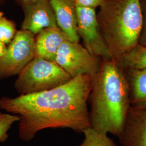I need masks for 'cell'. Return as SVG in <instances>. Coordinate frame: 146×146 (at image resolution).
Wrapping results in <instances>:
<instances>
[{
	"mask_svg": "<svg viewBox=\"0 0 146 146\" xmlns=\"http://www.w3.org/2000/svg\"><path fill=\"white\" fill-rule=\"evenodd\" d=\"M131 107L146 108V69L125 70Z\"/></svg>",
	"mask_w": 146,
	"mask_h": 146,
	"instance_id": "7c38bea8",
	"label": "cell"
},
{
	"mask_svg": "<svg viewBox=\"0 0 146 146\" xmlns=\"http://www.w3.org/2000/svg\"><path fill=\"white\" fill-rule=\"evenodd\" d=\"M82 142L78 146H117L114 141L107 135V133L90 127L83 131Z\"/></svg>",
	"mask_w": 146,
	"mask_h": 146,
	"instance_id": "5bb4252c",
	"label": "cell"
},
{
	"mask_svg": "<svg viewBox=\"0 0 146 146\" xmlns=\"http://www.w3.org/2000/svg\"><path fill=\"white\" fill-rule=\"evenodd\" d=\"M77 5V33L84 46L94 56L112 59L100 31L95 9Z\"/></svg>",
	"mask_w": 146,
	"mask_h": 146,
	"instance_id": "52a82bcc",
	"label": "cell"
},
{
	"mask_svg": "<svg viewBox=\"0 0 146 146\" xmlns=\"http://www.w3.org/2000/svg\"><path fill=\"white\" fill-rule=\"evenodd\" d=\"M89 100L91 127L119 137L131 104L125 70L115 60L101 59Z\"/></svg>",
	"mask_w": 146,
	"mask_h": 146,
	"instance_id": "7a4b0ae2",
	"label": "cell"
},
{
	"mask_svg": "<svg viewBox=\"0 0 146 146\" xmlns=\"http://www.w3.org/2000/svg\"><path fill=\"white\" fill-rule=\"evenodd\" d=\"M106 0H75L76 5L95 9L104 3Z\"/></svg>",
	"mask_w": 146,
	"mask_h": 146,
	"instance_id": "ac0fdd59",
	"label": "cell"
},
{
	"mask_svg": "<svg viewBox=\"0 0 146 146\" xmlns=\"http://www.w3.org/2000/svg\"><path fill=\"white\" fill-rule=\"evenodd\" d=\"M6 45L7 44H5V43L0 41V58H2L6 51L7 47Z\"/></svg>",
	"mask_w": 146,
	"mask_h": 146,
	"instance_id": "d6986e66",
	"label": "cell"
},
{
	"mask_svg": "<svg viewBox=\"0 0 146 146\" xmlns=\"http://www.w3.org/2000/svg\"><path fill=\"white\" fill-rule=\"evenodd\" d=\"M93 76L81 75L50 90L1 98L0 109L19 117L18 134L22 141H31L38 132L48 128L83 133L91 127L87 102Z\"/></svg>",
	"mask_w": 146,
	"mask_h": 146,
	"instance_id": "6da1fadb",
	"label": "cell"
},
{
	"mask_svg": "<svg viewBox=\"0 0 146 146\" xmlns=\"http://www.w3.org/2000/svg\"><path fill=\"white\" fill-rule=\"evenodd\" d=\"M67 40V35L58 27L42 29L35 36V56L54 61L58 48Z\"/></svg>",
	"mask_w": 146,
	"mask_h": 146,
	"instance_id": "8fae6325",
	"label": "cell"
},
{
	"mask_svg": "<svg viewBox=\"0 0 146 146\" xmlns=\"http://www.w3.org/2000/svg\"><path fill=\"white\" fill-rule=\"evenodd\" d=\"M101 59L92 55L79 43L69 40L58 49L54 61L74 78L81 75L93 76L99 69Z\"/></svg>",
	"mask_w": 146,
	"mask_h": 146,
	"instance_id": "8992f818",
	"label": "cell"
},
{
	"mask_svg": "<svg viewBox=\"0 0 146 146\" xmlns=\"http://www.w3.org/2000/svg\"><path fill=\"white\" fill-rule=\"evenodd\" d=\"M58 27L70 41L79 42L77 33V5L75 0H49Z\"/></svg>",
	"mask_w": 146,
	"mask_h": 146,
	"instance_id": "30bf717a",
	"label": "cell"
},
{
	"mask_svg": "<svg viewBox=\"0 0 146 146\" xmlns=\"http://www.w3.org/2000/svg\"><path fill=\"white\" fill-rule=\"evenodd\" d=\"M22 6L24 19L21 29L29 31L35 36L44 28L58 27L49 0H36Z\"/></svg>",
	"mask_w": 146,
	"mask_h": 146,
	"instance_id": "ba28073f",
	"label": "cell"
},
{
	"mask_svg": "<svg viewBox=\"0 0 146 146\" xmlns=\"http://www.w3.org/2000/svg\"><path fill=\"white\" fill-rule=\"evenodd\" d=\"M120 68L146 69V46L138 43L115 60Z\"/></svg>",
	"mask_w": 146,
	"mask_h": 146,
	"instance_id": "4fadbf2b",
	"label": "cell"
},
{
	"mask_svg": "<svg viewBox=\"0 0 146 146\" xmlns=\"http://www.w3.org/2000/svg\"><path fill=\"white\" fill-rule=\"evenodd\" d=\"M96 17L112 59L139 43L143 23L140 0H106Z\"/></svg>",
	"mask_w": 146,
	"mask_h": 146,
	"instance_id": "3957f363",
	"label": "cell"
},
{
	"mask_svg": "<svg viewBox=\"0 0 146 146\" xmlns=\"http://www.w3.org/2000/svg\"><path fill=\"white\" fill-rule=\"evenodd\" d=\"M140 5L143 16V23L139 43L146 46V0H140Z\"/></svg>",
	"mask_w": 146,
	"mask_h": 146,
	"instance_id": "e0dca14e",
	"label": "cell"
},
{
	"mask_svg": "<svg viewBox=\"0 0 146 146\" xmlns=\"http://www.w3.org/2000/svg\"><path fill=\"white\" fill-rule=\"evenodd\" d=\"M35 36L27 31H17L0 58V80L18 75L35 58Z\"/></svg>",
	"mask_w": 146,
	"mask_h": 146,
	"instance_id": "5b68a950",
	"label": "cell"
},
{
	"mask_svg": "<svg viewBox=\"0 0 146 146\" xmlns=\"http://www.w3.org/2000/svg\"><path fill=\"white\" fill-rule=\"evenodd\" d=\"M19 120L17 115L0 111V143H4L8 139V131L13 125Z\"/></svg>",
	"mask_w": 146,
	"mask_h": 146,
	"instance_id": "2e32d148",
	"label": "cell"
},
{
	"mask_svg": "<svg viewBox=\"0 0 146 146\" xmlns=\"http://www.w3.org/2000/svg\"><path fill=\"white\" fill-rule=\"evenodd\" d=\"M119 138L121 146H146V108L130 107Z\"/></svg>",
	"mask_w": 146,
	"mask_h": 146,
	"instance_id": "9c48e42d",
	"label": "cell"
},
{
	"mask_svg": "<svg viewBox=\"0 0 146 146\" xmlns=\"http://www.w3.org/2000/svg\"><path fill=\"white\" fill-rule=\"evenodd\" d=\"M17 31L15 23L8 19L3 13L0 11V41L9 44Z\"/></svg>",
	"mask_w": 146,
	"mask_h": 146,
	"instance_id": "9a60e30c",
	"label": "cell"
},
{
	"mask_svg": "<svg viewBox=\"0 0 146 146\" xmlns=\"http://www.w3.org/2000/svg\"><path fill=\"white\" fill-rule=\"evenodd\" d=\"M17 1L21 3V5H23V4L33 2V1H36V0H17Z\"/></svg>",
	"mask_w": 146,
	"mask_h": 146,
	"instance_id": "ffe728a7",
	"label": "cell"
},
{
	"mask_svg": "<svg viewBox=\"0 0 146 146\" xmlns=\"http://www.w3.org/2000/svg\"><path fill=\"white\" fill-rule=\"evenodd\" d=\"M72 78L55 61L35 56L19 74L14 88L20 95L34 94L57 87Z\"/></svg>",
	"mask_w": 146,
	"mask_h": 146,
	"instance_id": "277c9868",
	"label": "cell"
}]
</instances>
